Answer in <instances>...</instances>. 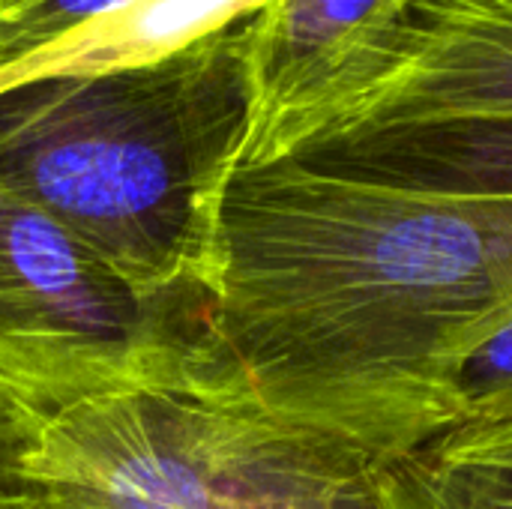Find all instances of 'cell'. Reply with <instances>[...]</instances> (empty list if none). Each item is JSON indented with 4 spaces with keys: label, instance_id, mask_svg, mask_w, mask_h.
Listing matches in <instances>:
<instances>
[{
    "label": "cell",
    "instance_id": "6da1fadb",
    "mask_svg": "<svg viewBox=\"0 0 512 509\" xmlns=\"http://www.w3.org/2000/svg\"><path fill=\"white\" fill-rule=\"evenodd\" d=\"M512 324V192H414L306 159L219 207L216 381L390 465L459 426L465 360Z\"/></svg>",
    "mask_w": 512,
    "mask_h": 509
},
{
    "label": "cell",
    "instance_id": "7a4b0ae2",
    "mask_svg": "<svg viewBox=\"0 0 512 509\" xmlns=\"http://www.w3.org/2000/svg\"><path fill=\"white\" fill-rule=\"evenodd\" d=\"M249 129L240 21L150 63L0 90V192L138 288L213 297L219 207Z\"/></svg>",
    "mask_w": 512,
    "mask_h": 509
},
{
    "label": "cell",
    "instance_id": "3957f363",
    "mask_svg": "<svg viewBox=\"0 0 512 509\" xmlns=\"http://www.w3.org/2000/svg\"><path fill=\"white\" fill-rule=\"evenodd\" d=\"M18 465L57 509H381V465L243 393L165 387L21 432Z\"/></svg>",
    "mask_w": 512,
    "mask_h": 509
},
{
    "label": "cell",
    "instance_id": "277c9868",
    "mask_svg": "<svg viewBox=\"0 0 512 509\" xmlns=\"http://www.w3.org/2000/svg\"><path fill=\"white\" fill-rule=\"evenodd\" d=\"M210 294L147 291L0 192V402L21 432L132 390H219Z\"/></svg>",
    "mask_w": 512,
    "mask_h": 509
},
{
    "label": "cell",
    "instance_id": "5b68a950",
    "mask_svg": "<svg viewBox=\"0 0 512 509\" xmlns=\"http://www.w3.org/2000/svg\"><path fill=\"white\" fill-rule=\"evenodd\" d=\"M423 0H273L243 21L252 129L240 165L294 156L372 81Z\"/></svg>",
    "mask_w": 512,
    "mask_h": 509
},
{
    "label": "cell",
    "instance_id": "8992f818",
    "mask_svg": "<svg viewBox=\"0 0 512 509\" xmlns=\"http://www.w3.org/2000/svg\"><path fill=\"white\" fill-rule=\"evenodd\" d=\"M450 120H512V0H423L381 72L297 153L348 135Z\"/></svg>",
    "mask_w": 512,
    "mask_h": 509
},
{
    "label": "cell",
    "instance_id": "52a82bcc",
    "mask_svg": "<svg viewBox=\"0 0 512 509\" xmlns=\"http://www.w3.org/2000/svg\"><path fill=\"white\" fill-rule=\"evenodd\" d=\"M306 159L360 180L414 192H512V120H450L336 138Z\"/></svg>",
    "mask_w": 512,
    "mask_h": 509
},
{
    "label": "cell",
    "instance_id": "ba28073f",
    "mask_svg": "<svg viewBox=\"0 0 512 509\" xmlns=\"http://www.w3.org/2000/svg\"><path fill=\"white\" fill-rule=\"evenodd\" d=\"M381 509H512V417L462 423L381 465Z\"/></svg>",
    "mask_w": 512,
    "mask_h": 509
},
{
    "label": "cell",
    "instance_id": "9c48e42d",
    "mask_svg": "<svg viewBox=\"0 0 512 509\" xmlns=\"http://www.w3.org/2000/svg\"><path fill=\"white\" fill-rule=\"evenodd\" d=\"M129 0H0V81Z\"/></svg>",
    "mask_w": 512,
    "mask_h": 509
},
{
    "label": "cell",
    "instance_id": "30bf717a",
    "mask_svg": "<svg viewBox=\"0 0 512 509\" xmlns=\"http://www.w3.org/2000/svg\"><path fill=\"white\" fill-rule=\"evenodd\" d=\"M456 408L459 426L512 417V324L465 360L456 384Z\"/></svg>",
    "mask_w": 512,
    "mask_h": 509
},
{
    "label": "cell",
    "instance_id": "8fae6325",
    "mask_svg": "<svg viewBox=\"0 0 512 509\" xmlns=\"http://www.w3.org/2000/svg\"><path fill=\"white\" fill-rule=\"evenodd\" d=\"M0 509H57L48 492L18 465V447L0 459Z\"/></svg>",
    "mask_w": 512,
    "mask_h": 509
},
{
    "label": "cell",
    "instance_id": "7c38bea8",
    "mask_svg": "<svg viewBox=\"0 0 512 509\" xmlns=\"http://www.w3.org/2000/svg\"><path fill=\"white\" fill-rule=\"evenodd\" d=\"M18 441H21V426L12 417V411L0 402V459L6 453H12L18 447Z\"/></svg>",
    "mask_w": 512,
    "mask_h": 509
}]
</instances>
